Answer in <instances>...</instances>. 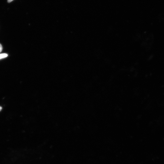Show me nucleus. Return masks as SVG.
Listing matches in <instances>:
<instances>
[{"mask_svg": "<svg viewBox=\"0 0 164 164\" xmlns=\"http://www.w3.org/2000/svg\"><path fill=\"white\" fill-rule=\"evenodd\" d=\"M8 56V54L5 53L0 54V60L6 58Z\"/></svg>", "mask_w": 164, "mask_h": 164, "instance_id": "nucleus-1", "label": "nucleus"}, {"mask_svg": "<svg viewBox=\"0 0 164 164\" xmlns=\"http://www.w3.org/2000/svg\"><path fill=\"white\" fill-rule=\"evenodd\" d=\"M3 47L1 44H0V53H1L2 51Z\"/></svg>", "mask_w": 164, "mask_h": 164, "instance_id": "nucleus-2", "label": "nucleus"}, {"mask_svg": "<svg viewBox=\"0 0 164 164\" xmlns=\"http://www.w3.org/2000/svg\"><path fill=\"white\" fill-rule=\"evenodd\" d=\"M14 0H7V2L8 3H9L13 1Z\"/></svg>", "mask_w": 164, "mask_h": 164, "instance_id": "nucleus-3", "label": "nucleus"}, {"mask_svg": "<svg viewBox=\"0 0 164 164\" xmlns=\"http://www.w3.org/2000/svg\"><path fill=\"white\" fill-rule=\"evenodd\" d=\"M2 108L1 107H0V111H1L2 110Z\"/></svg>", "mask_w": 164, "mask_h": 164, "instance_id": "nucleus-4", "label": "nucleus"}]
</instances>
